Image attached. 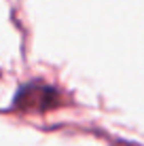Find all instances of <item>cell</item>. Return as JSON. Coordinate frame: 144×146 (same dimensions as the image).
Wrapping results in <instances>:
<instances>
[{
  "instance_id": "1",
  "label": "cell",
  "mask_w": 144,
  "mask_h": 146,
  "mask_svg": "<svg viewBox=\"0 0 144 146\" xmlns=\"http://www.w3.org/2000/svg\"><path fill=\"white\" fill-rule=\"evenodd\" d=\"M44 87L40 85H32V87H26L21 93L17 95V106H23V108H44V106H51L53 102L49 100H42V93Z\"/></svg>"
}]
</instances>
